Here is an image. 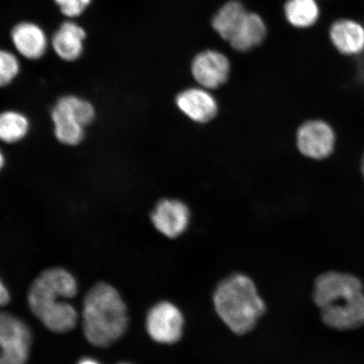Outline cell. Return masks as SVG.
<instances>
[{"label":"cell","mask_w":364,"mask_h":364,"mask_svg":"<svg viewBox=\"0 0 364 364\" xmlns=\"http://www.w3.org/2000/svg\"><path fill=\"white\" fill-rule=\"evenodd\" d=\"M21 71L19 58L15 53L0 49V87L12 83Z\"/></svg>","instance_id":"cell-19"},{"label":"cell","mask_w":364,"mask_h":364,"mask_svg":"<svg viewBox=\"0 0 364 364\" xmlns=\"http://www.w3.org/2000/svg\"><path fill=\"white\" fill-rule=\"evenodd\" d=\"M121 364H126V363H121Z\"/></svg>","instance_id":"cell-26"},{"label":"cell","mask_w":364,"mask_h":364,"mask_svg":"<svg viewBox=\"0 0 364 364\" xmlns=\"http://www.w3.org/2000/svg\"><path fill=\"white\" fill-rule=\"evenodd\" d=\"M86 33L73 21L63 22L53 34L51 46L57 55L67 62L77 60L83 53Z\"/></svg>","instance_id":"cell-13"},{"label":"cell","mask_w":364,"mask_h":364,"mask_svg":"<svg viewBox=\"0 0 364 364\" xmlns=\"http://www.w3.org/2000/svg\"><path fill=\"white\" fill-rule=\"evenodd\" d=\"M183 326L184 318L180 309L170 302L159 303L148 313V333L159 343H176L181 338Z\"/></svg>","instance_id":"cell-8"},{"label":"cell","mask_w":364,"mask_h":364,"mask_svg":"<svg viewBox=\"0 0 364 364\" xmlns=\"http://www.w3.org/2000/svg\"><path fill=\"white\" fill-rule=\"evenodd\" d=\"M0 364H19V363L7 361L6 359H4V358L0 357Z\"/></svg>","instance_id":"cell-25"},{"label":"cell","mask_w":364,"mask_h":364,"mask_svg":"<svg viewBox=\"0 0 364 364\" xmlns=\"http://www.w3.org/2000/svg\"><path fill=\"white\" fill-rule=\"evenodd\" d=\"M267 34V26L257 13L247 12L237 33L230 41L236 51L247 52L261 45Z\"/></svg>","instance_id":"cell-15"},{"label":"cell","mask_w":364,"mask_h":364,"mask_svg":"<svg viewBox=\"0 0 364 364\" xmlns=\"http://www.w3.org/2000/svg\"><path fill=\"white\" fill-rule=\"evenodd\" d=\"M176 105L190 119L204 124L213 119L218 112L215 97L204 88H190L176 97Z\"/></svg>","instance_id":"cell-12"},{"label":"cell","mask_w":364,"mask_h":364,"mask_svg":"<svg viewBox=\"0 0 364 364\" xmlns=\"http://www.w3.org/2000/svg\"><path fill=\"white\" fill-rule=\"evenodd\" d=\"M92 0H54L63 16L74 19L83 14Z\"/></svg>","instance_id":"cell-20"},{"label":"cell","mask_w":364,"mask_h":364,"mask_svg":"<svg viewBox=\"0 0 364 364\" xmlns=\"http://www.w3.org/2000/svg\"><path fill=\"white\" fill-rule=\"evenodd\" d=\"M129 321L124 299L110 284L99 283L86 294L82 327L94 347L107 348L115 344L126 333Z\"/></svg>","instance_id":"cell-3"},{"label":"cell","mask_w":364,"mask_h":364,"mask_svg":"<svg viewBox=\"0 0 364 364\" xmlns=\"http://www.w3.org/2000/svg\"><path fill=\"white\" fill-rule=\"evenodd\" d=\"M191 70L193 78L202 88L215 90L229 79L230 63L225 54L207 50L194 58Z\"/></svg>","instance_id":"cell-9"},{"label":"cell","mask_w":364,"mask_h":364,"mask_svg":"<svg viewBox=\"0 0 364 364\" xmlns=\"http://www.w3.org/2000/svg\"><path fill=\"white\" fill-rule=\"evenodd\" d=\"M336 134L333 127L324 120H309L299 127L297 146L303 154L316 161H322L333 154Z\"/></svg>","instance_id":"cell-7"},{"label":"cell","mask_w":364,"mask_h":364,"mask_svg":"<svg viewBox=\"0 0 364 364\" xmlns=\"http://www.w3.org/2000/svg\"><path fill=\"white\" fill-rule=\"evenodd\" d=\"M78 364H100L97 361L94 360L92 358H83L79 362Z\"/></svg>","instance_id":"cell-22"},{"label":"cell","mask_w":364,"mask_h":364,"mask_svg":"<svg viewBox=\"0 0 364 364\" xmlns=\"http://www.w3.org/2000/svg\"><path fill=\"white\" fill-rule=\"evenodd\" d=\"M156 229L169 238L178 237L188 228L190 211L184 203L175 199L159 202L151 215Z\"/></svg>","instance_id":"cell-10"},{"label":"cell","mask_w":364,"mask_h":364,"mask_svg":"<svg viewBox=\"0 0 364 364\" xmlns=\"http://www.w3.org/2000/svg\"><path fill=\"white\" fill-rule=\"evenodd\" d=\"M30 122L24 114L16 111L0 113V141L6 144L20 142L28 134Z\"/></svg>","instance_id":"cell-18"},{"label":"cell","mask_w":364,"mask_h":364,"mask_svg":"<svg viewBox=\"0 0 364 364\" xmlns=\"http://www.w3.org/2000/svg\"><path fill=\"white\" fill-rule=\"evenodd\" d=\"M4 165V156L1 150H0V171H1L3 166Z\"/></svg>","instance_id":"cell-23"},{"label":"cell","mask_w":364,"mask_h":364,"mask_svg":"<svg viewBox=\"0 0 364 364\" xmlns=\"http://www.w3.org/2000/svg\"><path fill=\"white\" fill-rule=\"evenodd\" d=\"M287 21L298 28L315 25L320 16L316 0H288L284 6Z\"/></svg>","instance_id":"cell-17"},{"label":"cell","mask_w":364,"mask_h":364,"mask_svg":"<svg viewBox=\"0 0 364 364\" xmlns=\"http://www.w3.org/2000/svg\"><path fill=\"white\" fill-rule=\"evenodd\" d=\"M11 295L6 287L0 280V308L6 306L10 302Z\"/></svg>","instance_id":"cell-21"},{"label":"cell","mask_w":364,"mask_h":364,"mask_svg":"<svg viewBox=\"0 0 364 364\" xmlns=\"http://www.w3.org/2000/svg\"><path fill=\"white\" fill-rule=\"evenodd\" d=\"M330 38L334 47L344 55H358L364 51V27L357 21H336L331 26Z\"/></svg>","instance_id":"cell-14"},{"label":"cell","mask_w":364,"mask_h":364,"mask_svg":"<svg viewBox=\"0 0 364 364\" xmlns=\"http://www.w3.org/2000/svg\"><path fill=\"white\" fill-rule=\"evenodd\" d=\"M78 293L75 277L61 267L41 272L31 284L27 300L31 311L55 333H67L78 324L79 315L68 299Z\"/></svg>","instance_id":"cell-1"},{"label":"cell","mask_w":364,"mask_h":364,"mask_svg":"<svg viewBox=\"0 0 364 364\" xmlns=\"http://www.w3.org/2000/svg\"><path fill=\"white\" fill-rule=\"evenodd\" d=\"M213 304L218 316L237 335L252 331L266 311L254 282L242 274L223 280L213 294Z\"/></svg>","instance_id":"cell-4"},{"label":"cell","mask_w":364,"mask_h":364,"mask_svg":"<svg viewBox=\"0 0 364 364\" xmlns=\"http://www.w3.org/2000/svg\"><path fill=\"white\" fill-rule=\"evenodd\" d=\"M11 38L18 54L29 60L43 58L49 46L47 34L42 27L33 22H21L14 26Z\"/></svg>","instance_id":"cell-11"},{"label":"cell","mask_w":364,"mask_h":364,"mask_svg":"<svg viewBox=\"0 0 364 364\" xmlns=\"http://www.w3.org/2000/svg\"><path fill=\"white\" fill-rule=\"evenodd\" d=\"M92 104L86 100L66 95L58 100L53 108L51 117L54 134L58 142L75 146L83 141L85 129L95 119Z\"/></svg>","instance_id":"cell-5"},{"label":"cell","mask_w":364,"mask_h":364,"mask_svg":"<svg viewBox=\"0 0 364 364\" xmlns=\"http://www.w3.org/2000/svg\"><path fill=\"white\" fill-rule=\"evenodd\" d=\"M33 344L31 330L21 318L0 312V357L8 361L26 364Z\"/></svg>","instance_id":"cell-6"},{"label":"cell","mask_w":364,"mask_h":364,"mask_svg":"<svg viewBox=\"0 0 364 364\" xmlns=\"http://www.w3.org/2000/svg\"><path fill=\"white\" fill-rule=\"evenodd\" d=\"M360 168H361L362 175H363V179H364V151L363 153V156L361 158Z\"/></svg>","instance_id":"cell-24"},{"label":"cell","mask_w":364,"mask_h":364,"mask_svg":"<svg viewBox=\"0 0 364 364\" xmlns=\"http://www.w3.org/2000/svg\"><path fill=\"white\" fill-rule=\"evenodd\" d=\"M244 4L238 0H230L213 16L212 26L222 39L230 41L237 33L247 14Z\"/></svg>","instance_id":"cell-16"},{"label":"cell","mask_w":364,"mask_h":364,"mask_svg":"<svg viewBox=\"0 0 364 364\" xmlns=\"http://www.w3.org/2000/svg\"><path fill=\"white\" fill-rule=\"evenodd\" d=\"M314 300L321 309L323 322L331 328L347 331L364 325L362 282L351 274L327 272L318 276Z\"/></svg>","instance_id":"cell-2"}]
</instances>
